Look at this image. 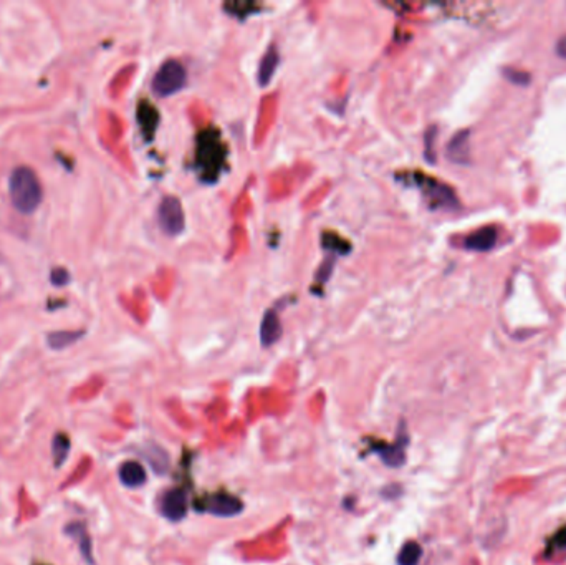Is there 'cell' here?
<instances>
[{
    "label": "cell",
    "mask_w": 566,
    "mask_h": 565,
    "mask_svg": "<svg viewBox=\"0 0 566 565\" xmlns=\"http://www.w3.org/2000/svg\"><path fill=\"white\" fill-rule=\"evenodd\" d=\"M65 534H68L71 539L77 540L80 550H82L83 559L87 560L90 565H94L93 552H92V537L88 535L87 527H85L82 522H73L65 529Z\"/></svg>",
    "instance_id": "30bf717a"
},
{
    "label": "cell",
    "mask_w": 566,
    "mask_h": 565,
    "mask_svg": "<svg viewBox=\"0 0 566 565\" xmlns=\"http://www.w3.org/2000/svg\"><path fill=\"white\" fill-rule=\"evenodd\" d=\"M197 512H209L217 517H234L244 511V502L229 494H214L194 502Z\"/></svg>",
    "instance_id": "277c9868"
},
{
    "label": "cell",
    "mask_w": 566,
    "mask_h": 565,
    "mask_svg": "<svg viewBox=\"0 0 566 565\" xmlns=\"http://www.w3.org/2000/svg\"><path fill=\"white\" fill-rule=\"evenodd\" d=\"M8 194L16 209L30 214L42 202V186L37 174L27 166L13 169L8 181Z\"/></svg>",
    "instance_id": "6da1fadb"
},
{
    "label": "cell",
    "mask_w": 566,
    "mask_h": 565,
    "mask_svg": "<svg viewBox=\"0 0 566 565\" xmlns=\"http://www.w3.org/2000/svg\"><path fill=\"white\" fill-rule=\"evenodd\" d=\"M80 335L82 334H78V332H56V334L49 335V345L54 350H61L77 341Z\"/></svg>",
    "instance_id": "e0dca14e"
},
{
    "label": "cell",
    "mask_w": 566,
    "mask_h": 565,
    "mask_svg": "<svg viewBox=\"0 0 566 565\" xmlns=\"http://www.w3.org/2000/svg\"><path fill=\"white\" fill-rule=\"evenodd\" d=\"M187 83V72L178 60H166L153 78V92L158 97H171Z\"/></svg>",
    "instance_id": "3957f363"
},
{
    "label": "cell",
    "mask_w": 566,
    "mask_h": 565,
    "mask_svg": "<svg viewBox=\"0 0 566 565\" xmlns=\"http://www.w3.org/2000/svg\"><path fill=\"white\" fill-rule=\"evenodd\" d=\"M422 557V547L416 540H409L398 554V565H419Z\"/></svg>",
    "instance_id": "9a60e30c"
},
{
    "label": "cell",
    "mask_w": 566,
    "mask_h": 565,
    "mask_svg": "<svg viewBox=\"0 0 566 565\" xmlns=\"http://www.w3.org/2000/svg\"><path fill=\"white\" fill-rule=\"evenodd\" d=\"M278 63H280V54H278L277 47L270 45L267 51H265V55L262 56L260 66H259V75H257V78H259V83L262 85V87H267V85L270 83V80L273 78L275 72H277Z\"/></svg>",
    "instance_id": "8fae6325"
},
{
    "label": "cell",
    "mask_w": 566,
    "mask_h": 565,
    "mask_svg": "<svg viewBox=\"0 0 566 565\" xmlns=\"http://www.w3.org/2000/svg\"><path fill=\"white\" fill-rule=\"evenodd\" d=\"M551 547L555 550H561V549H566V525L561 527L553 535V539H551Z\"/></svg>",
    "instance_id": "d6986e66"
},
{
    "label": "cell",
    "mask_w": 566,
    "mask_h": 565,
    "mask_svg": "<svg viewBox=\"0 0 566 565\" xmlns=\"http://www.w3.org/2000/svg\"><path fill=\"white\" fill-rule=\"evenodd\" d=\"M469 131H459L457 135L450 140V143L447 145V156H449L450 161L454 163H467L469 156H470V148H469Z\"/></svg>",
    "instance_id": "4fadbf2b"
},
{
    "label": "cell",
    "mask_w": 566,
    "mask_h": 565,
    "mask_svg": "<svg viewBox=\"0 0 566 565\" xmlns=\"http://www.w3.org/2000/svg\"><path fill=\"white\" fill-rule=\"evenodd\" d=\"M556 54H558L561 59H566V35L561 37L556 44Z\"/></svg>",
    "instance_id": "ffe728a7"
},
{
    "label": "cell",
    "mask_w": 566,
    "mask_h": 565,
    "mask_svg": "<svg viewBox=\"0 0 566 565\" xmlns=\"http://www.w3.org/2000/svg\"><path fill=\"white\" fill-rule=\"evenodd\" d=\"M120 481L126 487H140L146 482V471L140 463L128 461L120 468Z\"/></svg>",
    "instance_id": "5bb4252c"
},
{
    "label": "cell",
    "mask_w": 566,
    "mask_h": 565,
    "mask_svg": "<svg viewBox=\"0 0 566 565\" xmlns=\"http://www.w3.org/2000/svg\"><path fill=\"white\" fill-rule=\"evenodd\" d=\"M409 444V435L406 430V421L399 423L398 439L394 444H378L373 446V451L381 458V461L389 468H401L406 463V449Z\"/></svg>",
    "instance_id": "8992f818"
},
{
    "label": "cell",
    "mask_w": 566,
    "mask_h": 565,
    "mask_svg": "<svg viewBox=\"0 0 566 565\" xmlns=\"http://www.w3.org/2000/svg\"><path fill=\"white\" fill-rule=\"evenodd\" d=\"M282 336V324L278 315L273 310H269L264 315L260 325V341L264 346H270Z\"/></svg>",
    "instance_id": "7c38bea8"
},
{
    "label": "cell",
    "mask_w": 566,
    "mask_h": 565,
    "mask_svg": "<svg viewBox=\"0 0 566 565\" xmlns=\"http://www.w3.org/2000/svg\"><path fill=\"white\" fill-rule=\"evenodd\" d=\"M419 186L424 189V193L429 198L434 207H455L457 206V198L454 191L445 184H441L431 178H419Z\"/></svg>",
    "instance_id": "ba28073f"
},
{
    "label": "cell",
    "mask_w": 566,
    "mask_h": 565,
    "mask_svg": "<svg viewBox=\"0 0 566 565\" xmlns=\"http://www.w3.org/2000/svg\"><path fill=\"white\" fill-rule=\"evenodd\" d=\"M158 221L163 231L169 236H178L184 231L185 217L183 204L178 198H163L158 207Z\"/></svg>",
    "instance_id": "5b68a950"
},
{
    "label": "cell",
    "mask_w": 566,
    "mask_h": 565,
    "mask_svg": "<svg viewBox=\"0 0 566 565\" xmlns=\"http://www.w3.org/2000/svg\"><path fill=\"white\" fill-rule=\"evenodd\" d=\"M196 161L204 181H216L226 163V148H223L219 131L207 130L199 135Z\"/></svg>",
    "instance_id": "7a4b0ae2"
},
{
    "label": "cell",
    "mask_w": 566,
    "mask_h": 565,
    "mask_svg": "<svg viewBox=\"0 0 566 565\" xmlns=\"http://www.w3.org/2000/svg\"><path fill=\"white\" fill-rule=\"evenodd\" d=\"M503 73H505V77H507L508 82H512V83H517V85L530 83V75H528V73L517 72V70H510V68H507Z\"/></svg>",
    "instance_id": "ac0fdd59"
},
{
    "label": "cell",
    "mask_w": 566,
    "mask_h": 565,
    "mask_svg": "<svg viewBox=\"0 0 566 565\" xmlns=\"http://www.w3.org/2000/svg\"><path fill=\"white\" fill-rule=\"evenodd\" d=\"M497 242V229L492 226L482 227V229L475 231L474 234H470L467 239H465V247L470 250H480V253H485V250H490Z\"/></svg>",
    "instance_id": "9c48e42d"
},
{
    "label": "cell",
    "mask_w": 566,
    "mask_h": 565,
    "mask_svg": "<svg viewBox=\"0 0 566 565\" xmlns=\"http://www.w3.org/2000/svg\"><path fill=\"white\" fill-rule=\"evenodd\" d=\"M51 453H54L55 466L56 468L61 466V464L66 461V458H68V453H70V439H68V436L63 435V433L55 435L54 441H51Z\"/></svg>",
    "instance_id": "2e32d148"
},
{
    "label": "cell",
    "mask_w": 566,
    "mask_h": 565,
    "mask_svg": "<svg viewBox=\"0 0 566 565\" xmlns=\"http://www.w3.org/2000/svg\"><path fill=\"white\" fill-rule=\"evenodd\" d=\"M189 509V502H187V494L183 489L176 487L171 489L163 496V502H161V512L166 519L179 522L183 521L185 516H187Z\"/></svg>",
    "instance_id": "52a82bcc"
}]
</instances>
